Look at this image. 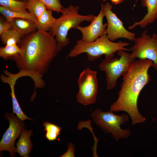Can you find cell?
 <instances>
[{
	"instance_id": "26",
	"label": "cell",
	"mask_w": 157,
	"mask_h": 157,
	"mask_svg": "<svg viewBox=\"0 0 157 157\" xmlns=\"http://www.w3.org/2000/svg\"><path fill=\"white\" fill-rule=\"evenodd\" d=\"M112 3L114 5L120 4L124 1V0H110Z\"/></svg>"
},
{
	"instance_id": "19",
	"label": "cell",
	"mask_w": 157,
	"mask_h": 157,
	"mask_svg": "<svg viewBox=\"0 0 157 157\" xmlns=\"http://www.w3.org/2000/svg\"><path fill=\"white\" fill-rule=\"evenodd\" d=\"M42 126L44 127V131L46 132L45 137L49 141L56 140L61 133V127L56 124L48 121L44 122Z\"/></svg>"
},
{
	"instance_id": "18",
	"label": "cell",
	"mask_w": 157,
	"mask_h": 157,
	"mask_svg": "<svg viewBox=\"0 0 157 157\" xmlns=\"http://www.w3.org/2000/svg\"><path fill=\"white\" fill-rule=\"evenodd\" d=\"M0 6L10 10L19 12H27L26 1L0 0Z\"/></svg>"
},
{
	"instance_id": "4",
	"label": "cell",
	"mask_w": 157,
	"mask_h": 157,
	"mask_svg": "<svg viewBox=\"0 0 157 157\" xmlns=\"http://www.w3.org/2000/svg\"><path fill=\"white\" fill-rule=\"evenodd\" d=\"M79 7L70 5L63 8L61 15L56 21L51 30L52 35L55 37L58 52L69 43L68 32L72 29H77L82 22H91L96 16L92 14L82 15L78 13Z\"/></svg>"
},
{
	"instance_id": "16",
	"label": "cell",
	"mask_w": 157,
	"mask_h": 157,
	"mask_svg": "<svg viewBox=\"0 0 157 157\" xmlns=\"http://www.w3.org/2000/svg\"><path fill=\"white\" fill-rule=\"evenodd\" d=\"M0 13L6 20L11 22L15 18L26 19L32 20L37 23L38 19L36 16L28 12H19L12 11L4 7L0 6Z\"/></svg>"
},
{
	"instance_id": "23",
	"label": "cell",
	"mask_w": 157,
	"mask_h": 157,
	"mask_svg": "<svg viewBox=\"0 0 157 157\" xmlns=\"http://www.w3.org/2000/svg\"><path fill=\"white\" fill-rule=\"evenodd\" d=\"M46 7L47 9L58 13L63 12V6L60 0H38Z\"/></svg>"
},
{
	"instance_id": "14",
	"label": "cell",
	"mask_w": 157,
	"mask_h": 157,
	"mask_svg": "<svg viewBox=\"0 0 157 157\" xmlns=\"http://www.w3.org/2000/svg\"><path fill=\"white\" fill-rule=\"evenodd\" d=\"M32 130L24 129L22 132L19 140L15 143L16 151L20 157H29L33 144L30 140V137L33 135Z\"/></svg>"
},
{
	"instance_id": "11",
	"label": "cell",
	"mask_w": 157,
	"mask_h": 157,
	"mask_svg": "<svg viewBox=\"0 0 157 157\" xmlns=\"http://www.w3.org/2000/svg\"><path fill=\"white\" fill-rule=\"evenodd\" d=\"M105 17L104 4L101 5L100 10L97 16L91 22L90 24L86 26H78L77 29L81 33V40L86 42H91L102 36L105 32L107 24H103V20Z\"/></svg>"
},
{
	"instance_id": "30",
	"label": "cell",
	"mask_w": 157,
	"mask_h": 157,
	"mask_svg": "<svg viewBox=\"0 0 157 157\" xmlns=\"http://www.w3.org/2000/svg\"><path fill=\"white\" fill-rule=\"evenodd\" d=\"M18 0V1H22V0Z\"/></svg>"
},
{
	"instance_id": "22",
	"label": "cell",
	"mask_w": 157,
	"mask_h": 157,
	"mask_svg": "<svg viewBox=\"0 0 157 157\" xmlns=\"http://www.w3.org/2000/svg\"><path fill=\"white\" fill-rule=\"evenodd\" d=\"M26 8L28 12L35 15L38 19L47 9L38 0H27Z\"/></svg>"
},
{
	"instance_id": "13",
	"label": "cell",
	"mask_w": 157,
	"mask_h": 157,
	"mask_svg": "<svg viewBox=\"0 0 157 157\" xmlns=\"http://www.w3.org/2000/svg\"><path fill=\"white\" fill-rule=\"evenodd\" d=\"M141 2L142 6L146 7L147 13L140 21L129 26V30L133 29L137 26L145 28L157 19V0H141Z\"/></svg>"
},
{
	"instance_id": "5",
	"label": "cell",
	"mask_w": 157,
	"mask_h": 157,
	"mask_svg": "<svg viewBox=\"0 0 157 157\" xmlns=\"http://www.w3.org/2000/svg\"><path fill=\"white\" fill-rule=\"evenodd\" d=\"M113 111L104 112L97 108L91 114L93 121L106 133L111 134L112 136L117 142L121 139L127 138L131 134L129 129L124 130L120 127L121 125L127 122L129 115L122 114L117 115Z\"/></svg>"
},
{
	"instance_id": "27",
	"label": "cell",
	"mask_w": 157,
	"mask_h": 157,
	"mask_svg": "<svg viewBox=\"0 0 157 157\" xmlns=\"http://www.w3.org/2000/svg\"><path fill=\"white\" fill-rule=\"evenodd\" d=\"M138 1V0H135V3H134V7L135 6V5L137 3V2Z\"/></svg>"
},
{
	"instance_id": "6",
	"label": "cell",
	"mask_w": 157,
	"mask_h": 157,
	"mask_svg": "<svg viewBox=\"0 0 157 157\" xmlns=\"http://www.w3.org/2000/svg\"><path fill=\"white\" fill-rule=\"evenodd\" d=\"M117 53L119 58H105L99 65L100 69L105 73L107 89L109 90L115 88L118 79L128 71L136 60L131 53L124 51Z\"/></svg>"
},
{
	"instance_id": "2",
	"label": "cell",
	"mask_w": 157,
	"mask_h": 157,
	"mask_svg": "<svg viewBox=\"0 0 157 157\" xmlns=\"http://www.w3.org/2000/svg\"><path fill=\"white\" fill-rule=\"evenodd\" d=\"M153 65L151 60H136L123 76L118 97L110 106V110L113 112H126L133 125L143 123L146 119L138 110V100L141 91L150 81L148 70Z\"/></svg>"
},
{
	"instance_id": "17",
	"label": "cell",
	"mask_w": 157,
	"mask_h": 157,
	"mask_svg": "<svg viewBox=\"0 0 157 157\" xmlns=\"http://www.w3.org/2000/svg\"><path fill=\"white\" fill-rule=\"evenodd\" d=\"M52 11L47 9L41 15L36 23L38 30H51L56 19L53 16Z\"/></svg>"
},
{
	"instance_id": "29",
	"label": "cell",
	"mask_w": 157,
	"mask_h": 157,
	"mask_svg": "<svg viewBox=\"0 0 157 157\" xmlns=\"http://www.w3.org/2000/svg\"><path fill=\"white\" fill-rule=\"evenodd\" d=\"M104 1H105L106 0H103Z\"/></svg>"
},
{
	"instance_id": "25",
	"label": "cell",
	"mask_w": 157,
	"mask_h": 157,
	"mask_svg": "<svg viewBox=\"0 0 157 157\" xmlns=\"http://www.w3.org/2000/svg\"><path fill=\"white\" fill-rule=\"evenodd\" d=\"M68 149L67 151L60 157H75L74 155V151L75 149L74 145L72 143L69 142L68 144Z\"/></svg>"
},
{
	"instance_id": "21",
	"label": "cell",
	"mask_w": 157,
	"mask_h": 157,
	"mask_svg": "<svg viewBox=\"0 0 157 157\" xmlns=\"http://www.w3.org/2000/svg\"><path fill=\"white\" fill-rule=\"evenodd\" d=\"M21 38L19 34L12 28L9 29L0 35L1 41L5 45L19 43Z\"/></svg>"
},
{
	"instance_id": "7",
	"label": "cell",
	"mask_w": 157,
	"mask_h": 157,
	"mask_svg": "<svg viewBox=\"0 0 157 157\" xmlns=\"http://www.w3.org/2000/svg\"><path fill=\"white\" fill-rule=\"evenodd\" d=\"M97 72L87 67L80 74L78 80L77 102L84 106L95 102L98 86Z\"/></svg>"
},
{
	"instance_id": "28",
	"label": "cell",
	"mask_w": 157,
	"mask_h": 157,
	"mask_svg": "<svg viewBox=\"0 0 157 157\" xmlns=\"http://www.w3.org/2000/svg\"><path fill=\"white\" fill-rule=\"evenodd\" d=\"M22 0V1H27V0Z\"/></svg>"
},
{
	"instance_id": "1",
	"label": "cell",
	"mask_w": 157,
	"mask_h": 157,
	"mask_svg": "<svg viewBox=\"0 0 157 157\" xmlns=\"http://www.w3.org/2000/svg\"><path fill=\"white\" fill-rule=\"evenodd\" d=\"M19 43L22 53L10 59L15 62L20 70H26L42 77L58 52L55 38L51 33L38 30L28 35Z\"/></svg>"
},
{
	"instance_id": "3",
	"label": "cell",
	"mask_w": 157,
	"mask_h": 157,
	"mask_svg": "<svg viewBox=\"0 0 157 157\" xmlns=\"http://www.w3.org/2000/svg\"><path fill=\"white\" fill-rule=\"evenodd\" d=\"M129 44V42L122 41L117 42L111 41L105 31L102 36L92 42H85L81 40H77L67 58L74 57L86 53L88 59L90 61H94L103 55H104L105 58L110 59L119 51H129V49L126 48Z\"/></svg>"
},
{
	"instance_id": "8",
	"label": "cell",
	"mask_w": 157,
	"mask_h": 157,
	"mask_svg": "<svg viewBox=\"0 0 157 157\" xmlns=\"http://www.w3.org/2000/svg\"><path fill=\"white\" fill-rule=\"evenodd\" d=\"M146 30L135 38L134 44L129 49L135 58L148 59L152 61L153 67L157 70V34L150 36Z\"/></svg>"
},
{
	"instance_id": "15",
	"label": "cell",
	"mask_w": 157,
	"mask_h": 157,
	"mask_svg": "<svg viewBox=\"0 0 157 157\" xmlns=\"http://www.w3.org/2000/svg\"><path fill=\"white\" fill-rule=\"evenodd\" d=\"M10 23L12 28L17 32L21 37L35 32L37 29L36 23L28 19L15 18Z\"/></svg>"
},
{
	"instance_id": "24",
	"label": "cell",
	"mask_w": 157,
	"mask_h": 157,
	"mask_svg": "<svg viewBox=\"0 0 157 157\" xmlns=\"http://www.w3.org/2000/svg\"><path fill=\"white\" fill-rule=\"evenodd\" d=\"M12 28L10 22L7 20H4L2 17H0V35Z\"/></svg>"
},
{
	"instance_id": "20",
	"label": "cell",
	"mask_w": 157,
	"mask_h": 157,
	"mask_svg": "<svg viewBox=\"0 0 157 157\" xmlns=\"http://www.w3.org/2000/svg\"><path fill=\"white\" fill-rule=\"evenodd\" d=\"M22 49L17 44L6 45L0 48V56L5 60L10 59L22 53Z\"/></svg>"
},
{
	"instance_id": "9",
	"label": "cell",
	"mask_w": 157,
	"mask_h": 157,
	"mask_svg": "<svg viewBox=\"0 0 157 157\" xmlns=\"http://www.w3.org/2000/svg\"><path fill=\"white\" fill-rule=\"evenodd\" d=\"M4 117L9 121V126L0 142V152L7 151L11 156L13 157L17 152V148L15 146V140L24 129L25 125L23 121L13 113H6Z\"/></svg>"
},
{
	"instance_id": "10",
	"label": "cell",
	"mask_w": 157,
	"mask_h": 157,
	"mask_svg": "<svg viewBox=\"0 0 157 157\" xmlns=\"http://www.w3.org/2000/svg\"><path fill=\"white\" fill-rule=\"evenodd\" d=\"M104 8L107 21L106 31L109 40L113 42L120 38L126 39L133 41L135 38V33L128 31L123 23L112 10V5L108 2L104 4Z\"/></svg>"
},
{
	"instance_id": "12",
	"label": "cell",
	"mask_w": 157,
	"mask_h": 157,
	"mask_svg": "<svg viewBox=\"0 0 157 157\" xmlns=\"http://www.w3.org/2000/svg\"><path fill=\"white\" fill-rule=\"evenodd\" d=\"M3 72L4 74H1L0 78L3 83L8 84L10 86L11 89L10 94L12 100L13 113L16 114L19 119L23 121L27 119L33 120V119L26 116L23 112L16 99L15 92V85L17 79L23 76L31 77V74L29 72L24 70H20L16 74H13L7 70H4Z\"/></svg>"
}]
</instances>
